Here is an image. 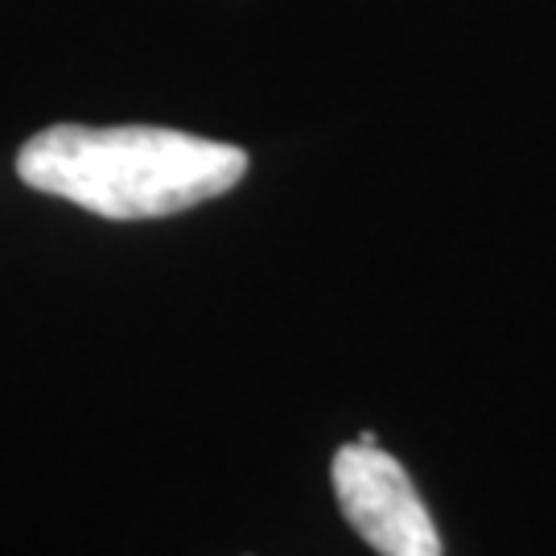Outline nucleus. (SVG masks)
Segmentation results:
<instances>
[{
	"label": "nucleus",
	"instance_id": "1",
	"mask_svg": "<svg viewBox=\"0 0 556 556\" xmlns=\"http://www.w3.org/2000/svg\"><path fill=\"white\" fill-rule=\"evenodd\" d=\"M25 186L100 219H165L227 194L248 174V153L178 128L54 124L17 153Z\"/></svg>",
	"mask_w": 556,
	"mask_h": 556
},
{
	"label": "nucleus",
	"instance_id": "2",
	"mask_svg": "<svg viewBox=\"0 0 556 556\" xmlns=\"http://www.w3.org/2000/svg\"><path fill=\"white\" fill-rule=\"evenodd\" d=\"M330 482L346 523L379 556H441L433 516L392 454L367 441L342 445L330 466Z\"/></svg>",
	"mask_w": 556,
	"mask_h": 556
}]
</instances>
